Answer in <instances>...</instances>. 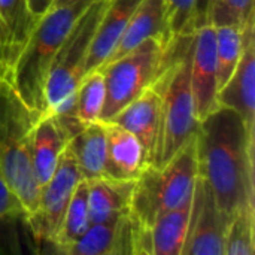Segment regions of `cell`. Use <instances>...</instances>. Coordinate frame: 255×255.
Wrapping results in <instances>:
<instances>
[{"instance_id":"6da1fadb","label":"cell","mask_w":255,"mask_h":255,"mask_svg":"<svg viewBox=\"0 0 255 255\" xmlns=\"http://www.w3.org/2000/svg\"><path fill=\"white\" fill-rule=\"evenodd\" d=\"M196 145L199 176L209 185L229 226L236 212L255 205V134L236 111L218 106L200 120Z\"/></svg>"},{"instance_id":"7a4b0ae2","label":"cell","mask_w":255,"mask_h":255,"mask_svg":"<svg viewBox=\"0 0 255 255\" xmlns=\"http://www.w3.org/2000/svg\"><path fill=\"white\" fill-rule=\"evenodd\" d=\"M91 1L75 0L52 6L34 24L7 75L9 82L28 108L45 112V84L49 67L66 36Z\"/></svg>"},{"instance_id":"3957f363","label":"cell","mask_w":255,"mask_h":255,"mask_svg":"<svg viewBox=\"0 0 255 255\" xmlns=\"http://www.w3.org/2000/svg\"><path fill=\"white\" fill-rule=\"evenodd\" d=\"M193 33L175 37L164 67V88L158 136L152 164L164 166L199 128L194 96L191 88Z\"/></svg>"},{"instance_id":"277c9868","label":"cell","mask_w":255,"mask_h":255,"mask_svg":"<svg viewBox=\"0 0 255 255\" xmlns=\"http://www.w3.org/2000/svg\"><path fill=\"white\" fill-rule=\"evenodd\" d=\"M40 115L22 102L6 76L0 78V178L27 215L36 208L40 191L31 164V134Z\"/></svg>"},{"instance_id":"5b68a950","label":"cell","mask_w":255,"mask_h":255,"mask_svg":"<svg viewBox=\"0 0 255 255\" xmlns=\"http://www.w3.org/2000/svg\"><path fill=\"white\" fill-rule=\"evenodd\" d=\"M199 176L196 136L188 140L164 166H146L134 179L130 212L145 226L164 212L182 206L193 197Z\"/></svg>"},{"instance_id":"8992f818","label":"cell","mask_w":255,"mask_h":255,"mask_svg":"<svg viewBox=\"0 0 255 255\" xmlns=\"http://www.w3.org/2000/svg\"><path fill=\"white\" fill-rule=\"evenodd\" d=\"M170 45L151 37L118 60L102 66L106 97L100 120L112 118L158 78L167 63Z\"/></svg>"},{"instance_id":"52a82bcc","label":"cell","mask_w":255,"mask_h":255,"mask_svg":"<svg viewBox=\"0 0 255 255\" xmlns=\"http://www.w3.org/2000/svg\"><path fill=\"white\" fill-rule=\"evenodd\" d=\"M109 0H93L61 43L45 84V112H52L72 96L85 75L90 48Z\"/></svg>"},{"instance_id":"ba28073f","label":"cell","mask_w":255,"mask_h":255,"mask_svg":"<svg viewBox=\"0 0 255 255\" xmlns=\"http://www.w3.org/2000/svg\"><path fill=\"white\" fill-rule=\"evenodd\" d=\"M81 181L82 176L75 155L67 145L58 160L54 175L40 187L36 208L27 215L31 238L36 247H40L37 251H42V247L48 248L54 241L73 191Z\"/></svg>"},{"instance_id":"9c48e42d","label":"cell","mask_w":255,"mask_h":255,"mask_svg":"<svg viewBox=\"0 0 255 255\" xmlns=\"http://www.w3.org/2000/svg\"><path fill=\"white\" fill-rule=\"evenodd\" d=\"M227 221L202 176H197L191 200L190 227L181 255H224Z\"/></svg>"},{"instance_id":"30bf717a","label":"cell","mask_w":255,"mask_h":255,"mask_svg":"<svg viewBox=\"0 0 255 255\" xmlns=\"http://www.w3.org/2000/svg\"><path fill=\"white\" fill-rule=\"evenodd\" d=\"M163 73L164 69L158 75V78L149 87H146L134 100H131L118 114L109 118L111 121L123 126L137 137V140L143 148L146 166L152 164L157 136H158L161 105H163V88H164Z\"/></svg>"},{"instance_id":"8fae6325","label":"cell","mask_w":255,"mask_h":255,"mask_svg":"<svg viewBox=\"0 0 255 255\" xmlns=\"http://www.w3.org/2000/svg\"><path fill=\"white\" fill-rule=\"evenodd\" d=\"M191 88L199 121L218 108V76L215 54V28L211 22L193 31Z\"/></svg>"},{"instance_id":"7c38bea8","label":"cell","mask_w":255,"mask_h":255,"mask_svg":"<svg viewBox=\"0 0 255 255\" xmlns=\"http://www.w3.org/2000/svg\"><path fill=\"white\" fill-rule=\"evenodd\" d=\"M253 18L248 22L245 46L241 60L230 79L218 91V106L236 111L250 133L255 134V24Z\"/></svg>"},{"instance_id":"4fadbf2b","label":"cell","mask_w":255,"mask_h":255,"mask_svg":"<svg viewBox=\"0 0 255 255\" xmlns=\"http://www.w3.org/2000/svg\"><path fill=\"white\" fill-rule=\"evenodd\" d=\"M158 39L167 45L172 43L173 37L169 27L167 3L166 0H142L136 12L130 18L127 27L124 28L121 37L118 39L115 48L102 66H106L127 52L133 51L136 46L148 39ZM100 66V67H102Z\"/></svg>"},{"instance_id":"5bb4252c","label":"cell","mask_w":255,"mask_h":255,"mask_svg":"<svg viewBox=\"0 0 255 255\" xmlns=\"http://www.w3.org/2000/svg\"><path fill=\"white\" fill-rule=\"evenodd\" d=\"M73 134L52 114H42L31 134V164L37 185H45L54 175L58 160Z\"/></svg>"},{"instance_id":"9a60e30c","label":"cell","mask_w":255,"mask_h":255,"mask_svg":"<svg viewBox=\"0 0 255 255\" xmlns=\"http://www.w3.org/2000/svg\"><path fill=\"white\" fill-rule=\"evenodd\" d=\"M75 155L78 169L84 181L90 179H117L106 148V136L100 120L85 126L69 142Z\"/></svg>"},{"instance_id":"2e32d148","label":"cell","mask_w":255,"mask_h":255,"mask_svg":"<svg viewBox=\"0 0 255 255\" xmlns=\"http://www.w3.org/2000/svg\"><path fill=\"white\" fill-rule=\"evenodd\" d=\"M142 0H109L102 19L99 22V27L96 30L87 66H85V75L97 67H100L112 49L115 48L118 39L121 37L124 28L127 27L130 18L136 12L137 6Z\"/></svg>"},{"instance_id":"e0dca14e","label":"cell","mask_w":255,"mask_h":255,"mask_svg":"<svg viewBox=\"0 0 255 255\" xmlns=\"http://www.w3.org/2000/svg\"><path fill=\"white\" fill-rule=\"evenodd\" d=\"M39 253L27 224V211L0 178V254Z\"/></svg>"},{"instance_id":"ac0fdd59","label":"cell","mask_w":255,"mask_h":255,"mask_svg":"<svg viewBox=\"0 0 255 255\" xmlns=\"http://www.w3.org/2000/svg\"><path fill=\"white\" fill-rule=\"evenodd\" d=\"M85 182L91 224L117 220L130 211L134 179H90Z\"/></svg>"},{"instance_id":"d6986e66","label":"cell","mask_w":255,"mask_h":255,"mask_svg":"<svg viewBox=\"0 0 255 255\" xmlns=\"http://www.w3.org/2000/svg\"><path fill=\"white\" fill-rule=\"evenodd\" d=\"M100 123L106 136L108 157L117 179H136L146 167L140 142L133 133L111 120H100Z\"/></svg>"},{"instance_id":"ffe728a7","label":"cell","mask_w":255,"mask_h":255,"mask_svg":"<svg viewBox=\"0 0 255 255\" xmlns=\"http://www.w3.org/2000/svg\"><path fill=\"white\" fill-rule=\"evenodd\" d=\"M191 200L182 206L161 214L151 227L152 238V255H181L187 241Z\"/></svg>"},{"instance_id":"44dd1931","label":"cell","mask_w":255,"mask_h":255,"mask_svg":"<svg viewBox=\"0 0 255 255\" xmlns=\"http://www.w3.org/2000/svg\"><path fill=\"white\" fill-rule=\"evenodd\" d=\"M36 22L37 19L30 13L25 0H0V25L4 34L7 75Z\"/></svg>"},{"instance_id":"7402d4cb","label":"cell","mask_w":255,"mask_h":255,"mask_svg":"<svg viewBox=\"0 0 255 255\" xmlns=\"http://www.w3.org/2000/svg\"><path fill=\"white\" fill-rule=\"evenodd\" d=\"M90 214L87 206V182L82 179L76 190L73 191V196L67 205V209L64 212L61 226L51 242V245L46 248L48 253L61 254L73 245L76 241H79L85 232L90 229Z\"/></svg>"},{"instance_id":"603a6c76","label":"cell","mask_w":255,"mask_h":255,"mask_svg":"<svg viewBox=\"0 0 255 255\" xmlns=\"http://www.w3.org/2000/svg\"><path fill=\"white\" fill-rule=\"evenodd\" d=\"M253 19V18H251ZM250 19V21H251ZM248 21V22H250ZM215 28V54H217V76L218 91L233 75L247 39V28L239 25H218Z\"/></svg>"},{"instance_id":"cb8c5ba5","label":"cell","mask_w":255,"mask_h":255,"mask_svg":"<svg viewBox=\"0 0 255 255\" xmlns=\"http://www.w3.org/2000/svg\"><path fill=\"white\" fill-rule=\"evenodd\" d=\"M105 97V72L102 67H97L84 75L76 88V118L82 127L100 120Z\"/></svg>"},{"instance_id":"d4e9b609","label":"cell","mask_w":255,"mask_h":255,"mask_svg":"<svg viewBox=\"0 0 255 255\" xmlns=\"http://www.w3.org/2000/svg\"><path fill=\"white\" fill-rule=\"evenodd\" d=\"M255 254V205L242 208L226 229L224 255Z\"/></svg>"},{"instance_id":"484cf974","label":"cell","mask_w":255,"mask_h":255,"mask_svg":"<svg viewBox=\"0 0 255 255\" xmlns=\"http://www.w3.org/2000/svg\"><path fill=\"white\" fill-rule=\"evenodd\" d=\"M251 18H254V0H211L208 22L214 27H245Z\"/></svg>"},{"instance_id":"4316f807","label":"cell","mask_w":255,"mask_h":255,"mask_svg":"<svg viewBox=\"0 0 255 255\" xmlns=\"http://www.w3.org/2000/svg\"><path fill=\"white\" fill-rule=\"evenodd\" d=\"M172 37H179L194 31L196 0H166Z\"/></svg>"},{"instance_id":"83f0119b","label":"cell","mask_w":255,"mask_h":255,"mask_svg":"<svg viewBox=\"0 0 255 255\" xmlns=\"http://www.w3.org/2000/svg\"><path fill=\"white\" fill-rule=\"evenodd\" d=\"M54 1H55V0H25L30 13H31L36 19H39L42 15H45V13L54 6Z\"/></svg>"},{"instance_id":"f1b7e54d","label":"cell","mask_w":255,"mask_h":255,"mask_svg":"<svg viewBox=\"0 0 255 255\" xmlns=\"http://www.w3.org/2000/svg\"><path fill=\"white\" fill-rule=\"evenodd\" d=\"M209 4H211V0H196V25H194V30L208 22Z\"/></svg>"},{"instance_id":"f546056e","label":"cell","mask_w":255,"mask_h":255,"mask_svg":"<svg viewBox=\"0 0 255 255\" xmlns=\"http://www.w3.org/2000/svg\"><path fill=\"white\" fill-rule=\"evenodd\" d=\"M7 78V63H6V46H4V34L0 25V78Z\"/></svg>"},{"instance_id":"4dcf8cb0","label":"cell","mask_w":255,"mask_h":255,"mask_svg":"<svg viewBox=\"0 0 255 255\" xmlns=\"http://www.w3.org/2000/svg\"><path fill=\"white\" fill-rule=\"evenodd\" d=\"M75 0H55L54 1V6H63V4H67V3H72Z\"/></svg>"}]
</instances>
